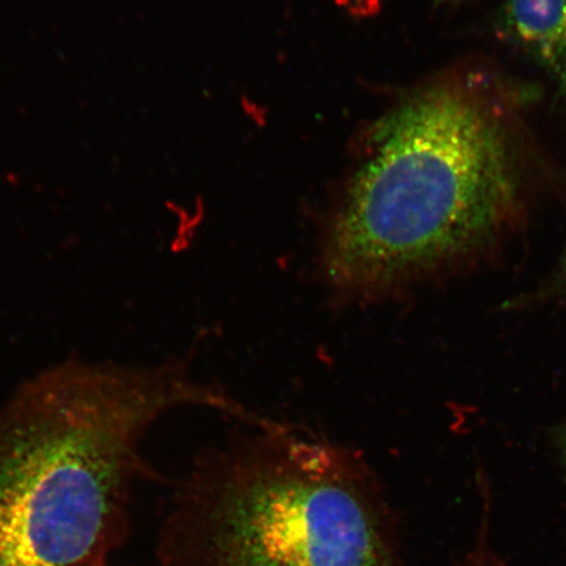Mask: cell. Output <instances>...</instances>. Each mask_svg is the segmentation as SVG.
I'll use <instances>...</instances> for the list:
<instances>
[{"label": "cell", "mask_w": 566, "mask_h": 566, "mask_svg": "<svg viewBox=\"0 0 566 566\" xmlns=\"http://www.w3.org/2000/svg\"><path fill=\"white\" fill-rule=\"evenodd\" d=\"M318 254L336 298L370 303L480 256L514 221L520 172L495 106L462 84L412 95L373 126Z\"/></svg>", "instance_id": "cell-1"}, {"label": "cell", "mask_w": 566, "mask_h": 566, "mask_svg": "<svg viewBox=\"0 0 566 566\" xmlns=\"http://www.w3.org/2000/svg\"><path fill=\"white\" fill-rule=\"evenodd\" d=\"M210 399L179 363L67 359L27 380L0 409V566H108L146 430Z\"/></svg>", "instance_id": "cell-2"}, {"label": "cell", "mask_w": 566, "mask_h": 566, "mask_svg": "<svg viewBox=\"0 0 566 566\" xmlns=\"http://www.w3.org/2000/svg\"><path fill=\"white\" fill-rule=\"evenodd\" d=\"M157 566H398L356 452L285 427L208 452L177 490Z\"/></svg>", "instance_id": "cell-3"}, {"label": "cell", "mask_w": 566, "mask_h": 566, "mask_svg": "<svg viewBox=\"0 0 566 566\" xmlns=\"http://www.w3.org/2000/svg\"><path fill=\"white\" fill-rule=\"evenodd\" d=\"M563 0H507L502 30L509 39L554 75L560 49Z\"/></svg>", "instance_id": "cell-4"}, {"label": "cell", "mask_w": 566, "mask_h": 566, "mask_svg": "<svg viewBox=\"0 0 566 566\" xmlns=\"http://www.w3.org/2000/svg\"><path fill=\"white\" fill-rule=\"evenodd\" d=\"M552 77L566 94V0L562 2L560 51H558L557 66Z\"/></svg>", "instance_id": "cell-5"}, {"label": "cell", "mask_w": 566, "mask_h": 566, "mask_svg": "<svg viewBox=\"0 0 566 566\" xmlns=\"http://www.w3.org/2000/svg\"><path fill=\"white\" fill-rule=\"evenodd\" d=\"M560 279H562V283H564V285H566V251L564 254V259L562 261Z\"/></svg>", "instance_id": "cell-6"}, {"label": "cell", "mask_w": 566, "mask_h": 566, "mask_svg": "<svg viewBox=\"0 0 566 566\" xmlns=\"http://www.w3.org/2000/svg\"><path fill=\"white\" fill-rule=\"evenodd\" d=\"M560 449H562L563 462L565 464V470H566V431H565L564 436L562 437Z\"/></svg>", "instance_id": "cell-7"}]
</instances>
